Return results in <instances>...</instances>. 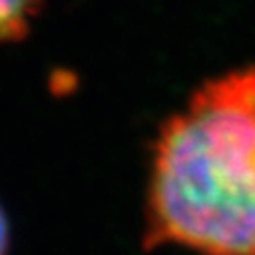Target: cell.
<instances>
[{"mask_svg":"<svg viewBox=\"0 0 255 255\" xmlns=\"http://www.w3.org/2000/svg\"><path fill=\"white\" fill-rule=\"evenodd\" d=\"M145 245L255 255V66L202 83L162 126Z\"/></svg>","mask_w":255,"mask_h":255,"instance_id":"cell-1","label":"cell"},{"mask_svg":"<svg viewBox=\"0 0 255 255\" xmlns=\"http://www.w3.org/2000/svg\"><path fill=\"white\" fill-rule=\"evenodd\" d=\"M38 4L41 0H0V43L26 34Z\"/></svg>","mask_w":255,"mask_h":255,"instance_id":"cell-2","label":"cell"},{"mask_svg":"<svg viewBox=\"0 0 255 255\" xmlns=\"http://www.w3.org/2000/svg\"><path fill=\"white\" fill-rule=\"evenodd\" d=\"M6 249H9V221L0 206V255H6Z\"/></svg>","mask_w":255,"mask_h":255,"instance_id":"cell-3","label":"cell"}]
</instances>
